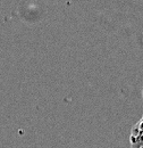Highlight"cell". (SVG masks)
I'll use <instances>...</instances> for the list:
<instances>
[{
    "instance_id": "6da1fadb",
    "label": "cell",
    "mask_w": 143,
    "mask_h": 148,
    "mask_svg": "<svg viewBox=\"0 0 143 148\" xmlns=\"http://www.w3.org/2000/svg\"><path fill=\"white\" fill-rule=\"evenodd\" d=\"M142 93H143V90H142Z\"/></svg>"
},
{
    "instance_id": "7a4b0ae2",
    "label": "cell",
    "mask_w": 143,
    "mask_h": 148,
    "mask_svg": "<svg viewBox=\"0 0 143 148\" xmlns=\"http://www.w3.org/2000/svg\"><path fill=\"white\" fill-rule=\"evenodd\" d=\"M141 148H143V147H141Z\"/></svg>"
}]
</instances>
